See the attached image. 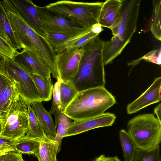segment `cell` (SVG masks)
Listing matches in <instances>:
<instances>
[{"label":"cell","mask_w":161,"mask_h":161,"mask_svg":"<svg viewBox=\"0 0 161 161\" xmlns=\"http://www.w3.org/2000/svg\"><path fill=\"white\" fill-rule=\"evenodd\" d=\"M104 42L99 35L83 47L84 52L78 71L71 80L78 91L105 87V72L103 59Z\"/></svg>","instance_id":"6da1fadb"},{"label":"cell","mask_w":161,"mask_h":161,"mask_svg":"<svg viewBox=\"0 0 161 161\" xmlns=\"http://www.w3.org/2000/svg\"><path fill=\"white\" fill-rule=\"evenodd\" d=\"M116 103L105 87L90 88L78 91L64 113L74 121H81L103 114Z\"/></svg>","instance_id":"7a4b0ae2"},{"label":"cell","mask_w":161,"mask_h":161,"mask_svg":"<svg viewBox=\"0 0 161 161\" xmlns=\"http://www.w3.org/2000/svg\"><path fill=\"white\" fill-rule=\"evenodd\" d=\"M140 2V0H122L121 19L110 29L113 36L110 40L104 42V65L119 55L130 41L136 30Z\"/></svg>","instance_id":"3957f363"},{"label":"cell","mask_w":161,"mask_h":161,"mask_svg":"<svg viewBox=\"0 0 161 161\" xmlns=\"http://www.w3.org/2000/svg\"><path fill=\"white\" fill-rule=\"evenodd\" d=\"M2 2L13 34L23 50L30 51L41 58L47 56L51 47L46 38L24 21L11 0H4Z\"/></svg>","instance_id":"277c9868"},{"label":"cell","mask_w":161,"mask_h":161,"mask_svg":"<svg viewBox=\"0 0 161 161\" xmlns=\"http://www.w3.org/2000/svg\"><path fill=\"white\" fill-rule=\"evenodd\" d=\"M104 2H87L62 0L48 4V10L84 29L91 28L99 23Z\"/></svg>","instance_id":"5b68a950"},{"label":"cell","mask_w":161,"mask_h":161,"mask_svg":"<svg viewBox=\"0 0 161 161\" xmlns=\"http://www.w3.org/2000/svg\"><path fill=\"white\" fill-rule=\"evenodd\" d=\"M127 128L137 149L149 151L159 146L161 122L153 114H143L134 117L128 122Z\"/></svg>","instance_id":"8992f818"},{"label":"cell","mask_w":161,"mask_h":161,"mask_svg":"<svg viewBox=\"0 0 161 161\" xmlns=\"http://www.w3.org/2000/svg\"><path fill=\"white\" fill-rule=\"evenodd\" d=\"M0 72L14 80L20 95L28 102L42 101L31 75L13 59L0 58Z\"/></svg>","instance_id":"52a82bcc"},{"label":"cell","mask_w":161,"mask_h":161,"mask_svg":"<svg viewBox=\"0 0 161 161\" xmlns=\"http://www.w3.org/2000/svg\"><path fill=\"white\" fill-rule=\"evenodd\" d=\"M28 102L19 96L11 106L0 135L17 140L25 135L28 124Z\"/></svg>","instance_id":"ba28073f"},{"label":"cell","mask_w":161,"mask_h":161,"mask_svg":"<svg viewBox=\"0 0 161 161\" xmlns=\"http://www.w3.org/2000/svg\"><path fill=\"white\" fill-rule=\"evenodd\" d=\"M36 8L41 24L46 34H59L73 36L86 29L72 23L62 16L48 10L44 6L36 5Z\"/></svg>","instance_id":"9c48e42d"},{"label":"cell","mask_w":161,"mask_h":161,"mask_svg":"<svg viewBox=\"0 0 161 161\" xmlns=\"http://www.w3.org/2000/svg\"><path fill=\"white\" fill-rule=\"evenodd\" d=\"M84 49L72 48L57 54L55 65L58 77L63 81L71 80L76 75Z\"/></svg>","instance_id":"30bf717a"},{"label":"cell","mask_w":161,"mask_h":161,"mask_svg":"<svg viewBox=\"0 0 161 161\" xmlns=\"http://www.w3.org/2000/svg\"><path fill=\"white\" fill-rule=\"evenodd\" d=\"M13 59L30 75H36L43 78H51L52 70L45 61L30 51L23 49L18 52Z\"/></svg>","instance_id":"8fae6325"},{"label":"cell","mask_w":161,"mask_h":161,"mask_svg":"<svg viewBox=\"0 0 161 161\" xmlns=\"http://www.w3.org/2000/svg\"><path fill=\"white\" fill-rule=\"evenodd\" d=\"M19 96L14 80L0 72V121L3 126L11 106Z\"/></svg>","instance_id":"7c38bea8"},{"label":"cell","mask_w":161,"mask_h":161,"mask_svg":"<svg viewBox=\"0 0 161 161\" xmlns=\"http://www.w3.org/2000/svg\"><path fill=\"white\" fill-rule=\"evenodd\" d=\"M161 99V77L156 78L149 87L137 98L126 107L127 114L136 113L142 109L160 101Z\"/></svg>","instance_id":"4fadbf2b"},{"label":"cell","mask_w":161,"mask_h":161,"mask_svg":"<svg viewBox=\"0 0 161 161\" xmlns=\"http://www.w3.org/2000/svg\"><path fill=\"white\" fill-rule=\"evenodd\" d=\"M116 118L114 114L106 113L91 119L74 121L64 137L76 135L97 128L111 126Z\"/></svg>","instance_id":"5bb4252c"},{"label":"cell","mask_w":161,"mask_h":161,"mask_svg":"<svg viewBox=\"0 0 161 161\" xmlns=\"http://www.w3.org/2000/svg\"><path fill=\"white\" fill-rule=\"evenodd\" d=\"M24 21L33 30L44 37L47 34L41 24L36 5L31 0H11Z\"/></svg>","instance_id":"9a60e30c"},{"label":"cell","mask_w":161,"mask_h":161,"mask_svg":"<svg viewBox=\"0 0 161 161\" xmlns=\"http://www.w3.org/2000/svg\"><path fill=\"white\" fill-rule=\"evenodd\" d=\"M121 4L122 0H108L104 2L98 19L102 26L111 29L119 22Z\"/></svg>","instance_id":"2e32d148"},{"label":"cell","mask_w":161,"mask_h":161,"mask_svg":"<svg viewBox=\"0 0 161 161\" xmlns=\"http://www.w3.org/2000/svg\"><path fill=\"white\" fill-rule=\"evenodd\" d=\"M90 31L91 28L86 29L83 31L73 36L47 33L45 38L57 54L68 49L73 42Z\"/></svg>","instance_id":"e0dca14e"},{"label":"cell","mask_w":161,"mask_h":161,"mask_svg":"<svg viewBox=\"0 0 161 161\" xmlns=\"http://www.w3.org/2000/svg\"><path fill=\"white\" fill-rule=\"evenodd\" d=\"M30 104L47 136L53 139L56 134L57 128L55 127L51 114L43 106L42 101H34Z\"/></svg>","instance_id":"ac0fdd59"},{"label":"cell","mask_w":161,"mask_h":161,"mask_svg":"<svg viewBox=\"0 0 161 161\" xmlns=\"http://www.w3.org/2000/svg\"><path fill=\"white\" fill-rule=\"evenodd\" d=\"M0 36L17 51L23 50L13 34L2 1H0Z\"/></svg>","instance_id":"d6986e66"},{"label":"cell","mask_w":161,"mask_h":161,"mask_svg":"<svg viewBox=\"0 0 161 161\" xmlns=\"http://www.w3.org/2000/svg\"><path fill=\"white\" fill-rule=\"evenodd\" d=\"M60 149L55 141L47 136L40 139L38 151L35 156L38 161H57V153Z\"/></svg>","instance_id":"ffe728a7"},{"label":"cell","mask_w":161,"mask_h":161,"mask_svg":"<svg viewBox=\"0 0 161 161\" xmlns=\"http://www.w3.org/2000/svg\"><path fill=\"white\" fill-rule=\"evenodd\" d=\"M40 141L39 138L25 135L15 141L13 147L14 152L35 155L38 151Z\"/></svg>","instance_id":"44dd1931"},{"label":"cell","mask_w":161,"mask_h":161,"mask_svg":"<svg viewBox=\"0 0 161 161\" xmlns=\"http://www.w3.org/2000/svg\"><path fill=\"white\" fill-rule=\"evenodd\" d=\"M42 101H50L53 95L54 85L51 78H43L36 75H31Z\"/></svg>","instance_id":"7402d4cb"},{"label":"cell","mask_w":161,"mask_h":161,"mask_svg":"<svg viewBox=\"0 0 161 161\" xmlns=\"http://www.w3.org/2000/svg\"><path fill=\"white\" fill-rule=\"evenodd\" d=\"M28 124L26 135L42 139L47 136L35 113L28 103Z\"/></svg>","instance_id":"603a6c76"},{"label":"cell","mask_w":161,"mask_h":161,"mask_svg":"<svg viewBox=\"0 0 161 161\" xmlns=\"http://www.w3.org/2000/svg\"><path fill=\"white\" fill-rule=\"evenodd\" d=\"M119 140L125 161H133L137 148L127 131L122 129L119 131Z\"/></svg>","instance_id":"cb8c5ba5"},{"label":"cell","mask_w":161,"mask_h":161,"mask_svg":"<svg viewBox=\"0 0 161 161\" xmlns=\"http://www.w3.org/2000/svg\"><path fill=\"white\" fill-rule=\"evenodd\" d=\"M78 92L71 80L66 81L62 80L60 85V94L63 112Z\"/></svg>","instance_id":"d4e9b609"},{"label":"cell","mask_w":161,"mask_h":161,"mask_svg":"<svg viewBox=\"0 0 161 161\" xmlns=\"http://www.w3.org/2000/svg\"><path fill=\"white\" fill-rule=\"evenodd\" d=\"M152 21L150 30L154 37L161 40V0H153Z\"/></svg>","instance_id":"484cf974"},{"label":"cell","mask_w":161,"mask_h":161,"mask_svg":"<svg viewBox=\"0 0 161 161\" xmlns=\"http://www.w3.org/2000/svg\"><path fill=\"white\" fill-rule=\"evenodd\" d=\"M62 80L58 77L54 84L53 93V100L51 108L49 112L55 116V126L57 128L58 119L60 114L62 112L60 98V85Z\"/></svg>","instance_id":"4316f807"},{"label":"cell","mask_w":161,"mask_h":161,"mask_svg":"<svg viewBox=\"0 0 161 161\" xmlns=\"http://www.w3.org/2000/svg\"><path fill=\"white\" fill-rule=\"evenodd\" d=\"M72 119L62 112L59 116L56 136L53 139L58 144L61 148L62 140L64 137L69 128L73 124Z\"/></svg>","instance_id":"83f0119b"},{"label":"cell","mask_w":161,"mask_h":161,"mask_svg":"<svg viewBox=\"0 0 161 161\" xmlns=\"http://www.w3.org/2000/svg\"><path fill=\"white\" fill-rule=\"evenodd\" d=\"M134 161H161L159 146L149 151L137 149Z\"/></svg>","instance_id":"f1b7e54d"},{"label":"cell","mask_w":161,"mask_h":161,"mask_svg":"<svg viewBox=\"0 0 161 161\" xmlns=\"http://www.w3.org/2000/svg\"><path fill=\"white\" fill-rule=\"evenodd\" d=\"M99 35L94 33L90 31L73 42L70 45L68 49L82 47Z\"/></svg>","instance_id":"f546056e"},{"label":"cell","mask_w":161,"mask_h":161,"mask_svg":"<svg viewBox=\"0 0 161 161\" xmlns=\"http://www.w3.org/2000/svg\"><path fill=\"white\" fill-rule=\"evenodd\" d=\"M18 52L0 36V58L6 56L13 59Z\"/></svg>","instance_id":"4dcf8cb0"},{"label":"cell","mask_w":161,"mask_h":161,"mask_svg":"<svg viewBox=\"0 0 161 161\" xmlns=\"http://www.w3.org/2000/svg\"><path fill=\"white\" fill-rule=\"evenodd\" d=\"M161 56V49L160 47L158 49L151 51L141 58L137 59L136 61L138 62L141 60L143 59L160 66Z\"/></svg>","instance_id":"1f68e13d"},{"label":"cell","mask_w":161,"mask_h":161,"mask_svg":"<svg viewBox=\"0 0 161 161\" xmlns=\"http://www.w3.org/2000/svg\"><path fill=\"white\" fill-rule=\"evenodd\" d=\"M15 140L0 135V154L14 152L13 147Z\"/></svg>","instance_id":"d6a6232c"},{"label":"cell","mask_w":161,"mask_h":161,"mask_svg":"<svg viewBox=\"0 0 161 161\" xmlns=\"http://www.w3.org/2000/svg\"><path fill=\"white\" fill-rule=\"evenodd\" d=\"M0 161H24L22 154L12 152L0 154Z\"/></svg>","instance_id":"836d02e7"},{"label":"cell","mask_w":161,"mask_h":161,"mask_svg":"<svg viewBox=\"0 0 161 161\" xmlns=\"http://www.w3.org/2000/svg\"><path fill=\"white\" fill-rule=\"evenodd\" d=\"M103 30L101 24L99 23L95 24L91 27V31L96 34H99Z\"/></svg>","instance_id":"e575fe53"},{"label":"cell","mask_w":161,"mask_h":161,"mask_svg":"<svg viewBox=\"0 0 161 161\" xmlns=\"http://www.w3.org/2000/svg\"><path fill=\"white\" fill-rule=\"evenodd\" d=\"M154 112L157 118L161 122V104L160 103L154 109Z\"/></svg>","instance_id":"d590c367"},{"label":"cell","mask_w":161,"mask_h":161,"mask_svg":"<svg viewBox=\"0 0 161 161\" xmlns=\"http://www.w3.org/2000/svg\"><path fill=\"white\" fill-rule=\"evenodd\" d=\"M104 161H121L117 156L105 157Z\"/></svg>","instance_id":"8d00e7d4"},{"label":"cell","mask_w":161,"mask_h":161,"mask_svg":"<svg viewBox=\"0 0 161 161\" xmlns=\"http://www.w3.org/2000/svg\"><path fill=\"white\" fill-rule=\"evenodd\" d=\"M105 157L104 155L102 154L96 158L93 161H104Z\"/></svg>","instance_id":"74e56055"},{"label":"cell","mask_w":161,"mask_h":161,"mask_svg":"<svg viewBox=\"0 0 161 161\" xmlns=\"http://www.w3.org/2000/svg\"><path fill=\"white\" fill-rule=\"evenodd\" d=\"M3 128V125L2 122L0 121V134L1 133Z\"/></svg>","instance_id":"f35d334b"},{"label":"cell","mask_w":161,"mask_h":161,"mask_svg":"<svg viewBox=\"0 0 161 161\" xmlns=\"http://www.w3.org/2000/svg\"></svg>","instance_id":"ab89813d"}]
</instances>
